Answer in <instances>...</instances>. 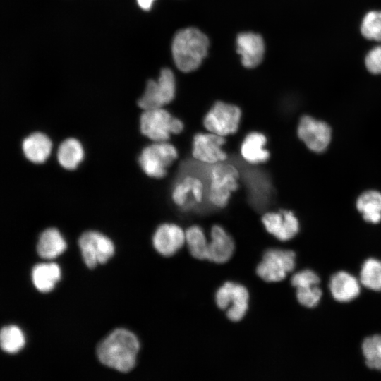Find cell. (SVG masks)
<instances>
[{"label":"cell","mask_w":381,"mask_h":381,"mask_svg":"<svg viewBox=\"0 0 381 381\" xmlns=\"http://www.w3.org/2000/svg\"><path fill=\"white\" fill-rule=\"evenodd\" d=\"M210 165L196 159L186 160L180 165L171 197L181 212H204L213 209L208 200Z\"/></svg>","instance_id":"obj_1"},{"label":"cell","mask_w":381,"mask_h":381,"mask_svg":"<svg viewBox=\"0 0 381 381\" xmlns=\"http://www.w3.org/2000/svg\"><path fill=\"white\" fill-rule=\"evenodd\" d=\"M139 348V341L135 334L126 329H118L100 342L97 354L104 365L126 373L134 368Z\"/></svg>","instance_id":"obj_2"},{"label":"cell","mask_w":381,"mask_h":381,"mask_svg":"<svg viewBox=\"0 0 381 381\" xmlns=\"http://www.w3.org/2000/svg\"><path fill=\"white\" fill-rule=\"evenodd\" d=\"M209 41L207 36L195 28L179 30L172 42V55L177 68L190 72L199 67L207 54Z\"/></svg>","instance_id":"obj_3"},{"label":"cell","mask_w":381,"mask_h":381,"mask_svg":"<svg viewBox=\"0 0 381 381\" xmlns=\"http://www.w3.org/2000/svg\"><path fill=\"white\" fill-rule=\"evenodd\" d=\"M240 171L234 161L210 165L208 200L213 208L224 207L231 193L238 188Z\"/></svg>","instance_id":"obj_4"},{"label":"cell","mask_w":381,"mask_h":381,"mask_svg":"<svg viewBox=\"0 0 381 381\" xmlns=\"http://www.w3.org/2000/svg\"><path fill=\"white\" fill-rule=\"evenodd\" d=\"M141 133L155 142L167 141L183 129V122L162 108L145 110L140 116Z\"/></svg>","instance_id":"obj_5"},{"label":"cell","mask_w":381,"mask_h":381,"mask_svg":"<svg viewBox=\"0 0 381 381\" xmlns=\"http://www.w3.org/2000/svg\"><path fill=\"white\" fill-rule=\"evenodd\" d=\"M237 161L235 159L246 184L250 204L258 210L265 209L270 205L274 196L271 179L265 171L243 167L242 164Z\"/></svg>","instance_id":"obj_6"},{"label":"cell","mask_w":381,"mask_h":381,"mask_svg":"<svg viewBox=\"0 0 381 381\" xmlns=\"http://www.w3.org/2000/svg\"><path fill=\"white\" fill-rule=\"evenodd\" d=\"M178 157L176 147L166 142H156L145 147L138 157L143 171L149 176L162 178L167 168Z\"/></svg>","instance_id":"obj_7"},{"label":"cell","mask_w":381,"mask_h":381,"mask_svg":"<svg viewBox=\"0 0 381 381\" xmlns=\"http://www.w3.org/2000/svg\"><path fill=\"white\" fill-rule=\"evenodd\" d=\"M175 92L176 83L172 71L163 68L157 81L150 80L147 82L138 105L143 110L162 108L174 99Z\"/></svg>","instance_id":"obj_8"},{"label":"cell","mask_w":381,"mask_h":381,"mask_svg":"<svg viewBox=\"0 0 381 381\" xmlns=\"http://www.w3.org/2000/svg\"><path fill=\"white\" fill-rule=\"evenodd\" d=\"M215 301L218 308L226 311L228 319L238 322L248 309V291L241 284L227 282L216 292Z\"/></svg>","instance_id":"obj_9"},{"label":"cell","mask_w":381,"mask_h":381,"mask_svg":"<svg viewBox=\"0 0 381 381\" xmlns=\"http://www.w3.org/2000/svg\"><path fill=\"white\" fill-rule=\"evenodd\" d=\"M295 253L292 250L270 249L256 268L260 278L267 282H277L286 278L295 267Z\"/></svg>","instance_id":"obj_10"},{"label":"cell","mask_w":381,"mask_h":381,"mask_svg":"<svg viewBox=\"0 0 381 381\" xmlns=\"http://www.w3.org/2000/svg\"><path fill=\"white\" fill-rule=\"evenodd\" d=\"M241 117L237 106L219 101L207 113L203 123L211 133L224 137L236 132Z\"/></svg>","instance_id":"obj_11"},{"label":"cell","mask_w":381,"mask_h":381,"mask_svg":"<svg viewBox=\"0 0 381 381\" xmlns=\"http://www.w3.org/2000/svg\"><path fill=\"white\" fill-rule=\"evenodd\" d=\"M78 243L84 262L90 268L95 267L98 263H105L114 253L112 241L97 231L83 233Z\"/></svg>","instance_id":"obj_12"},{"label":"cell","mask_w":381,"mask_h":381,"mask_svg":"<svg viewBox=\"0 0 381 381\" xmlns=\"http://www.w3.org/2000/svg\"><path fill=\"white\" fill-rule=\"evenodd\" d=\"M297 133L310 150L318 153L326 150L332 139V130L326 122L307 115L301 118Z\"/></svg>","instance_id":"obj_13"},{"label":"cell","mask_w":381,"mask_h":381,"mask_svg":"<svg viewBox=\"0 0 381 381\" xmlns=\"http://www.w3.org/2000/svg\"><path fill=\"white\" fill-rule=\"evenodd\" d=\"M224 143V138L215 133H197L193 140V157L208 164L224 162L227 159L226 153L222 150Z\"/></svg>","instance_id":"obj_14"},{"label":"cell","mask_w":381,"mask_h":381,"mask_svg":"<svg viewBox=\"0 0 381 381\" xmlns=\"http://www.w3.org/2000/svg\"><path fill=\"white\" fill-rule=\"evenodd\" d=\"M262 222L270 234L283 241L291 239L299 231V222L290 210L267 212L262 216Z\"/></svg>","instance_id":"obj_15"},{"label":"cell","mask_w":381,"mask_h":381,"mask_svg":"<svg viewBox=\"0 0 381 381\" xmlns=\"http://www.w3.org/2000/svg\"><path fill=\"white\" fill-rule=\"evenodd\" d=\"M186 242V232L176 224H163L155 231L152 243L156 250L163 256H171Z\"/></svg>","instance_id":"obj_16"},{"label":"cell","mask_w":381,"mask_h":381,"mask_svg":"<svg viewBox=\"0 0 381 381\" xmlns=\"http://www.w3.org/2000/svg\"><path fill=\"white\" fill-rule=\"evenodd\" d=\"M237 52L242 64L248 68L258 66L262 60L265 45L262 37L253 32H242L236 39Z\"/></svg>","instance_id":"obj_17"},{"label":"cell","mask_w":381,"mask_h":381,"mask_svg":"<svg viewBox=\"0 0 381 381\" xmlns=\"http://www.w3.org/2000/svg\"><path fill=\"white\" fill-rule=\"evenodd\" d=\"M210 236L207 260L218 264L226 262L234 252L235 246L231 236L219 225L212 226Z\"/></svg>","instance_id":"obj_18"},{"label":"cell","mask_w":381,"mask_h":381,"mask_svg":"<svg viewBox=\"0 0 381 381\" xmlns=\"http://www.w3.org/2000/svg\"><path fill=\"white\" fill-rule=\"evenodd\" d=\"M329 287L334 299L340 302L350 301L360 293L358 280L344 271L338 272L332 276Z\"/></svg>","instance_id":"obj_19"},{"label":"cell","mask_w":381,"mask_h":381,"mask_svg":"<svg viewBox=\"0 0 381 381\" xmlns=\"http://www.w3.org/2000/svg\"><path fill=\"white\" fill-rule=\"evenodd\" d=\"M267 138L264 134L258 132L250 133L241 144L242 157L251 164L267 162L270 158V152L265 148Z\"/></svg>","instance_id":"obj_20"},{"label":"cell","mask_w":381,"mask_h":381,"mask_svg":"<svg viewBox=\"0 0 381 381\" xmlns=\"http://www.w3.org/2000/svg\"><path fill=\"white\" fill-rule=\"evenodd\" d=\"M23 152L25 157L32 162H44L49 157L52 143L44 133L35 132L26 137L22 143Z\"/></svg>","instance_id":"obj_21"},{"label":"cell","mask_w":381,"mask_h":381,"mask_svg":"<svg viewBox=\"0 0 381 381\" xmlns=\"http://www.w3.org/2000/svg\"><path fill=\"white\" fill-rule=\"evenodd\" d=\"M66 248V243L59 233L54 228L44 230L40 235L37 251L43 258L52 259L61 255Z\"/></svg>","instance_id":"obj_22"},{"label":"cell","mask_w":381,"mask_h":381,"mask_svg":"<svg viewBox=\"0 0 381 381\" xmlns=\"http://www.w3.org/2000/svg\"><path fill=\"white\" fill-rule=\"evenodd\" d=\"M61 278V270L56 263H42L32 271V282L37 290L48 292L54 289Z\"/></svg>","instance_id":"obj_23"},{"label":"cell","mask_w":381,"mask_h":381,"mask_svg":"<svg viewBox=\"0 0 381 381\" xmlns=\"http://www.w3.org/2000/svg\"><path fill=\"white\" fill-rule=\"evenodd\" d=\"M356 208L368 222L376 224L381 221V193L368 190L361 193L356 200Z\"/></svg>","instance_id":"obj_24"},{"label":"cell","mask_w":381,"mask_h":381,"mask_svg":"<svg viewBox=\"0 0 381 381\" xmlns=\"http://www.w3.org/2000/svg\"><path fill=\"white\" fill-rule=\"evenodd\" d=\"M83 156V148L75 138H67L59 146L57 159L60 165L66 169H75L82 161Z\"/></svg>","instance_id":"obj_25"},{"label":"cell","mask_w":381,"mask_h":381,"mask_svg":"<svg viewBox=\"0 0 381 381\" xmlns=\"http://www.w3.org/2000/svg\"><path fill=\"white\" fill-rule=\"evenodd\" d=\"M186 243L193 257L198 260H207L209 242L200 226H192L186 230Z\"/></svg>","instance_id":"obj_26"},{"label":"cell","mask_w":381,"mask_h":381,"mask_svg":"<svg viewBox=\"0 0 381 381\" xmlns=\"http://www.w3.org/2000/svg\"><path fill=\"white\" fill-rule=\"evenodd\" d=\"M361 282L365 287L374 290H381V262L369 258L363 263L361 274Z\"/></svg>","instance_id":"obj_27"},{"label":"cell","mask_w":381,"mask_h":381,"mask_svg":"<svg viewBox=\"0 0 381 381\" xmlns=\"http://www.w3.org/2000/svg\"><path fill=\"white\" fill-rule=\"evenodd\" d=\"M0 341L1 349L9 353L18 352L25 344V337L23 332L15 325L2 328Z\"/></svg>","instance_id":"obj_28"},{"label":"cell","mask_w":381,"mask_h":381,"mask_svg":"<svg viewBox=\"0 0 381 381\" xmlns=\"http://www.w3.org/2000/svg\"><path fill=\"white\" fill-rule=\"evenodd\" d=\"M362 350L366 365L381 370V335L367 337L363 342Z\"/></svg>","instance_id":"obj_29"},{"label":"cell","mask_w":381,"mask_h":381,"mask_svg":"<svg viewBox=\"0 0 381 381\" xmlns=\"http://www.w3.org/2000/svg\"><path fill=\"white\" fill-rule=\"evenodd\" d=\"M361 30L365 38L381 42V11L368 12L363 19Z\"/></svg>","instance_id":"obj_30"},{"label":"cell","mask_w":381,"mask_h":381,"mask_svg":"<svg viewBox=\"0 0 381 381\" xmlns=\"http://www.w3.org/2000/svg\"><path fill=\"white\" fill-rule=\"evenodd\" d=\"M322 291L318 285L308 286L296 289L298 301L308 308L315 307L320 301Z\"/></svg>","instance_id":"obj_31"},{"label":"cell","mask_w":381,"mask_h":381,"mask_svg":"<svg viewBox=\"0 0 381 381\" xmlns=\"http://www.w3.org/2000/svg\"><path fill=\"white\" fill-rule=\"evenodd\" d=\"M320 277L313 271L310 270H304L293 275L291 279V284L297 288L308 286L318 285Z\"/></svg>","instance_id":"obj_32"},{"label":"cell","mask_w":381,"mask_h":381,"mask_svg":"<svg viewBox=\"0 0 381 381\" xmlns=\"http://www.w3.org/2000/svg\"><path fill=\"white\" fill-rule=\"evenodd\" d=\"M365 64L370 73L381 74V46L373 48L368 53Z\"/></svg>","instance_id":"obj_33"},{"label":"cell","mask_w":381,"mask_h":381,"mask_svg":"<svg viewBox=\"0 0 381 381\" xmlns=\"http://www.w3.org/2000/svg\"><path fill=\"white\" fill-rule=\"evenodd\" d=\"M155 0H137L140 7L144 10H150Z\"/></svg>","instance_id":"obj_34"}]
</instances>
